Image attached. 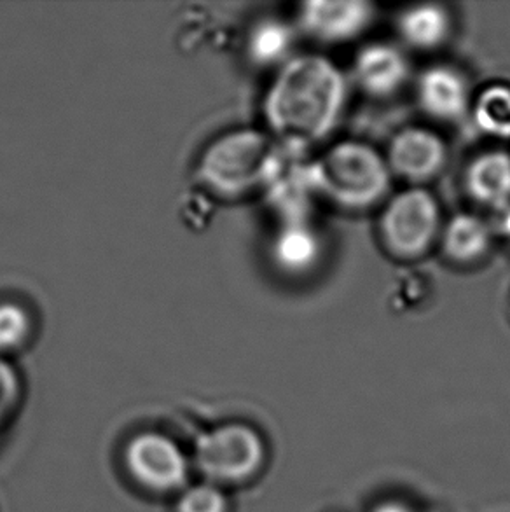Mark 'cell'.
Instances as JSON below:
<instances>
[{"instance_id":"cell-1","label":"cell","mask_w":510,"mask_h":512,"mask_svg":"<svg viewBox=\"0 0 510 512\" xmlns=\"http://www.w3.org/2000/svg\"><path fill=\"white\" fill-rule=\"evenodd\" d=\"M345 100V79L334 63L322 56H299L271 84L264 116L283 147L303 153L331 133Z\"/></svg>"},{"instance_id":"cell-2","label":"cell","mask_w":510,"mask_h":512,"mask_svg":"<svg viewBox=\"0 0 510 512\" xmlns=\"http://www.w3.org/2000/svg\"><path fill=\"white\" fill-rule=\"evenodd\" d=\"M280 147L257 130H238L208 146L201 156L196 179L219 200H235L266 186Z\"/></svg>"},{"instance_id":"cell-3","label":"cell","mask_w":510,"mask_h":512,"mask_svg":"<svg viewBox=\"0 0 510 512\" xmlns=\"http://www.w3.org/2000/svg\"><path fill=\"white\" fill-rule=\"evenodd\" d=\"M308 170L315 193L353 210L378 203L390 182L385 160L360 142L336 144Z\"/></svg>"},{"instance_id":"cell-4","label":"cell","mask_w":510,"mask_h":512,"mask_svg":"<svg viewBox=\"0 0 510 512\" xmlns=\"http://www.w3.org/2000/svg\"><path fill=\"white\" fill-rule=\"evenodd\" d=\"M261 436L243 423H229L210 430L196 444V464L210 483H242L264 464Z\"/></svg>"},{"instance_id":"cell-5","label":"cell","mask_w":510,"mask_h":512,"mask_svg":"<svg viewBox=\"0 0 510 512\" xmlns=\"http://www.w3.org/2000/svg\"><path fill=\"white\" fill-rule=\"evenodd\" d=\"M380 228L383 242L395 256H421L437 235L439 205L425 189H407L386 205Z\"/></svg>"},{"instance_id":"cell-6","label":"cell","mask_w":510,"mask_h":512,"mask_svg":"<svg viewBox=\"0 0 510 512\" xmlns=\"http://www.w3.org/2000/svg\"><path fill=\"white\" fill-rule=\"evenodd\" d=\"M131 476L152 492H175L186 485L189 464L184 451L170 437L145 432L126 448Z\"/></svg>"},{"instance_id":"cell-7","label":"cell","mask_w":510,"mask_h":512,"mask_svg":"<svg viewBox=\"0 0 510 512\" xmlns=\"http://www.w3.org/2000/svg\"><path fill=\"white\" fill-rule=\"evenodd\" d=\"M373 20V6L360 0H311L301 6L299 21L320 41L341 42L359 35Z\"/></svg>"},{"instance_id":"cell-8","label":"cell","mask_w":510,"mask_h":512,"mask_svg":"<svg viewBox=\"0 0 510 512\" xmlns=\"http://www.w3.org/2000/svg\"><path fill=\"white\" fill-rule=\"evenodd\" d=\"M308 165L301 161V153L282 146L269 173L266 182L269 198L287 222H304L308 214L311 194H315Z\"/></svg>"},{"instance_id":"cell-9","label":"cell","mask_w":510,"mask_h":512,"mask_svg":"<svg viewBox=\"0 0 510 512\" xmlns=\"http://www.w3.org/2000/svg\"><path fill=\"white\" fill-rule=\"evenodd\" d=\"M446 161V147L435 133L407 128L392 140L388 163L393 172L420 182L434 177Z\"/></svg>"},{"instance_id":"cell-10","label":"cell","mask_w":510,"mask_h":512,"mask_svg":"<svg viewBox=\"0 0 510 512\" xmlns=\"http://www.w3.org/2000/svg\"><path fill=\"white\" fill-rule=\"evenodd\" d=\"M355 76L360 86L376 97L399 90L407 77V63L397 49L374 44L360 51L355 62Z\"/></svg>"},{"instance_id":"cell-11","label":"cell","mask_w":510,"mask_h":512,"mask_svg":"<svg viewBox=\"0 0 510 512\" xmlns=\"http://www.w3.org/2000/svg\"><path fill=\"white\" fill-rule=\"evenodd\" d=\"M418 91L423 109L437 119L460 118L469 104L463 77L449 67L428 69L421 76Z\"/></svg>"},{"instance_id":"cell-12","label":"cell","mask_w":510,"mask_h":512,"mask_svg":"<svg viewBox=\"0 0 510 512\" xmlns=\"http://www.w3.org/2000/svg\"><path fill=\"white\" fill-rule=\"evenodd\" d=\"M467 189L474 200L505 210L510 205V156L502 151L481 154L467 170Z\"/></svg>"},{"instance_id":"cell-13","label":"cell","mask_w":510,"mask_h":512,"mask_svg":"<svg viewBox=\"0 0 510 512\" xmlns=\"http://www.w3.org/2000/svg\"><path fill=\"white\" fill-rule=\"evenodd\" d=\"M276 263L290 273L310 270L320 256V242L306 222H287L273 247Z\"/></svg>"},{"instance_id":"cell-14","label":"cell","mask_w":510,"mask_h":512,"mask_svg":"<svg viewBox=\"0 0 510 512\" xmlns=\"http://www.w3.org/2000/svg\"><path fill=\"white\" fill-rule=\"evenodd\" d=\"M491 233L488 224L476 215L453 217L444 231V250L458 263H470L490 249Z\"/></svg>"},{"instance_id":"cell-15","label":"cell","mask_w":510,"mask_h":512,"mask_svg":"<svg viewBox=\"0 0 510 512\" xmlns=\"http://www.w3.org/2000/svg\"><path fill=\"white\" fill-rule=\"evenodd\" d=\"M399 30L411 46L420 49L435 48L448 35L449 16L441 6H414L400 16Z\"/></svg>"},{"instance_id":"cell-16","label":"cell","mask_w":510,"mask_h":512,"mask_svg":"<svg viewBox=\"0 0 510 512\" xmlns=\"http://www.w3.org/2000/svg\"><path fill=\"white\" fill-rule=\"evenodd\" d=\"M474 119L483 132L510 139V88L493 84L479 95L474 105Z\"/></svg>"},{"instance_id":"cell-17","label":"cell","mask_w":510,"mask_h":512,"mask_svg":"<svg viewBox=\"0 0 510 512\" xmlns=\"http://www.w3.org/2000/svg\"><path fill=\"white\" fill-rule=\"evenodd\" d=\"M290 42H292V32L285 23L264 21L252 35L250 53L259 63H273L289 51Z\"/></svg>"},{"instance_id":"cell-18","label":"cell","mask_w":510,"mask_h":512,"mask_svg":"<svg viewBox=\"0 0 510 512\" xmlns=\"http://www.w3.org/2000/svg\"><path fill=\"white\" fill-rule=\"evenodd\" d=\"M177 512H228V499L214 483L189 486L180 493Z\"/></svg>"},{"instance_id":"cell-19","label":"cell","mask_w":510,"mask_h":512,"mask_svg":"<svg viewBox=\"0 0 510 512\" xmlns=\"http://www.w3.org/2000/svg\"><path fill=\"white\" fill-rule=\"evenodd\" d=\"M30 331L32 324L21 306H0V352H14L25 345Z\"/></svg>"},{"instance_id":"cell-20","label":"cell","mask_w":510,"mask_h":512,"mask_svg":"<svg viewBox=\"0 0 510 512\" xmlns=\"http://www.w3.org/2000/svg\"><path fill=\"white\" fill-rule=\"evenodd\" d=\"M20 397V381L13 367L0 357V420L13 409Z\"/></svg>"},{"instance_id":"cell-21","label":"cell","mask_w":510,"mask_h":512,"mask_svg":"<svg viewBox=\"0 0 510 512\" xmlns=\"http://www.w3.org/2000/svg\"><path fill=\"white\" fill-rule=\"evenodd\" d=\"M374 512H411L407 507L400 506L397 502H388V504H383V506L378 507Z\"/></svg>"}]
</instances>
